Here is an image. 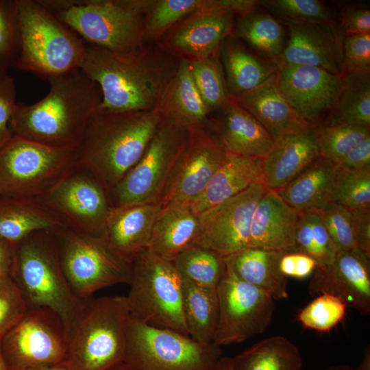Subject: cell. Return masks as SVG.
Here are the masks:
<instances>
[{
  "label": "cell",
  "mask_w": 370,
  "mask_h": 370,
  "mask_svg": "<svg viewBox=\"0 0 370 370\" xmlns=\"http://www.w3.org/2000/svg\"><path fill=\"white\" fill-rule=\"evenodd\" d=\"M47 79L50 88L43 99L32 105L17 103L10 121L13 135L77 147L89 118L101 102V89L79 67Z\"/></svg>",
  "instance_id": "1"
},
{
  "label": "cell",
  "mask_w": 370,
  "mask_h": 370,
  "mask_svg": "<svg viewBox=\"0 0 370 370\" xmlns=\"http://www.w3.org/2000/svg\"><path fill=\"white\" fill-rule=\"evenodd\" d=\"M177 65L152 47L120 53L86 42L78 67L101 89L98 108L123 112L154 109Z\"/></svg>",
  "instance_id": "2"
},
{
  "label": "cell",
  "mask_w": 370,
  "mask_h": 370,
  "mask_svg": "<svg viewBox=\"0 0 370 370\" xmlns=\"http://www.w3.org/2000/svg\"><path fill=\"white\" fill-rule=\"evenodd\" d=\"M161 121L158 112L98 108L77 145V161L107 190H112L138 162Z\"/></svg>",
  "instance_id": "3"
},
{
  "label": "cell",
  "mask_w": 370,
  "mask_h": 370,
  "mask_svg": "<svg viewBox=\"0 0 370 370\" xmlns=\"http://www.w3.org/2000/svg\"><path fill=\"white\" fill-rule=\"evenodd\" d=\"M85 42L120 53L144 47L145 25L156 0H39Z\"/></svg>",
  "instance_id": "4"
},
{
  "label": "cell",
  "mask_w": 370,
  "mask_h": 370,
  "mask_svg": "<svg viewBox=\"0 0 370 370\" xmlns=\"http://www.w3.org/2000/svg\"><path fill=\"white\" fill-rule=\"evenodd\" d=\"M51 232L32 234L14 246L11 278L28 308H46L57 313L69 339L86 300L75 295L62 271Z\"/></svg>",
  "instance_id": "5"
},
{
  "label": "cell",
  "mask_w": 370,
  "mask_h": 370,
  "mask_svg": "<svg viewBox=\"0 0 370 370\" xmlns=\"http://www.w3.org/2000/svg\"><path fill=\"white\" fill-rule=\"evenodd\" d=\"M18 48L14 66L48 79L78 67L86 42L39 0H14Z\"/></svg>",
  "instance_id": "6"
},
{
  "label": "cell",
  "mask_w": 370,
  "mask_h": 370,
  "mask_svg": "<svg viewBox=\"0 0 370 370\" xmlns=\"http://www.w3.org/2000/svg\"><path fill=\"white\" fill-rule=\"evenodd\" d=\"M131 317L126 296L86 299L69 339L70 370H111L124 362Z\"/></svg>",
  "instance_id": "7"
},
{
  "label": "cell",
  "mask_w": 370,
  "mask_h": 370,
  "mask_svg": "<svg viewBox=\"0 0 370 370\" xmlns=\"http://www.w3.org/2000/svg\"><path fill=\"white\" fill-rule=\"evenodd\" d=\"M182 278L172 261L149 249L131 262L126 296L134 318L153 327L189 336L183 312Z\"/></svg>",
  "instance_id": "8"
},
{
  "label": "cell",
  "mask_w": 370,
  "mask_h": 370,
  "mask_svg": "<svg viewBox=\"0 0 370 370\" xmlns=\"http://www.w3.org/2000/svg\"><path fill=\"white\" fill-rule=\"evenodd\" d=\"M77 161V147L13 136L0 149V195L36 199Z\"/></svg>",
  "instance_id": "9"
},
{
  "label": "cell",
  "mask_w": 370,
  "mask_h": 370,
  "mask_svg": "<svg viewBox=\"0 0 370 370\" xmlns=\"http://www.w3.org/2000/svg\"><path fill=\"white\" fill-rule=\"evenodd\" d=\"M222 354L213 343L203 344L131 316L123 362L132 370H212Z\"/></svg>",
  "instance_id": "10"
},
{
  "label": "cell",
  "mask_w": 370,
  "mask_h": 370,
  "mask_svg": "<svg viewBox=\"0 0 370 370\" xmlns=\"http://www.w3.org/2000/svg\"><path fill=\"white\" fill-rule=\"evenodd\" d=\"M52 233L64 275L79 299H88L97 291L117 284H129L131 264L113 252L103 236L66 225Z\"/></svg>",
  "instance_id": "11"
},
{
  "label": "cell",
  "mask_w": 370,
  "mask_h": 370,
  "mask_svg": "<svg viewBox=\"0 0 370 370\" xmlns=\"http://www.w3.org/2000/svg\"><path fill=\"white\" fill-rule=\"evenodd\" d=\"M188 132L160 121L140 160L111 190L114 206L160 202Z\"/></svg>",
  "instance_id": "12"
},
{
  "label": "cell",
  "mask_w": 370,
  "mask_h": 370,
  "mask_svg": "<svg viewBox=\"0 0 370 370\" xmlns=\"http://www.w3.org/2000/svg\"><path fill=\"white\" fill-rule=\"evenodd\" d=\"M106 190L88 169L76 162L36 199L71 228L102 236L112 208Z\"/></svg>",
  "instance_id": "13"
},
{
  "label": "cell",
  "mask_w": 370,
  "mask_h": 370,
  "mask_svg": "<svg viewBox=\"0 0 370 370\" xmlns=\"http://www.w3.org/2000/svg\"><path fill=\"white\" fill-rule=\"evenodd\" d=\"M68 343L61 318L46 308H28L1 339L8 368L62 363Z\"/></svg>",
  "instance_id": "14"
},
{
  "label": "cell",
  "mask_w": 370,
  "mask_h": 370,
  "mask_svg": "<svg viewBox=\"0 0 370 370\" xmlns=\"http://www.w3.org/2000/svg\"><path fill=\"white\" fill-rule=\"evenodd\" d=\"M217 294L219 318L214 344L221 347L242 343L262 333L270 324L275 300L241 280L227 266Z\"/></svg>",
  "instance_id": "15"
},
{
  "label": "cell",
  "mask_w": 370,
  "mask_h": 370,
  "mask_svg": "<svg viewBox=\"0 0 370 370\" xmlns=\"http://www.w3.org/2000/svg\"><path fill=\"white\" fill-rule=\"evenodd\" d=\"M208 126L192 129L160 198L161 208L190 205L204 191L226 156Z\"/></svg>",
  "instance_id": "16"
},
{
  "label": "cell",
  "mask_w": 370,
  "mask_h": 370,
  "mask_svg": "<svg viewBox=\"0 0 370 370\" xmlns=\"http://www.w3.org/2000/svg\"><path fill=\"white\" fill-rule=\"evenodd\" d=\"M267 190L262 181L197 215L199 234L195 245L223 257L250 247L253 213Z\"/></svg>",
  "instance_id": "17"
},
{
  "label": "cell",
  "mask_w": 370,
  "mask_h": 370,
  "mask_svg": "<svg viewBox=\"0 0 370 370\" xmlns=\"http://www.w3.org/2000/svg\"><path fill=\"white\" fill-rule=\"evenodd\" d=\"M278 88L297 117L310 126L334 109L342 88V78L324 69L282 64L276 73Z\"/></svg>",
  "instance_id": "18"
},
{
  "label": "cell",
  "mask_w": 370,
  "mask_h": 370,
  "mask_svg": "<svg viewBox=\"0 0 370 370\" xmlns=\"http://www.w3.org/2000/svg\"><path fill=\"white\" fill-rule=\"evenodd\" d=\"M288 38L279 65L314 66L341 76L345 35L335 22L282 21Z\"/></svg>",
  "instance_id": "19"
},
{
  "label": "cell",
  "mask_w": 370,
  "mask_h": 370,
  "mask_svg": "<svg viewBox=\"0 0 370 370\" xmlns=\"http://www.w3.org/2000/svg\"><path fill=\"white\" fill-rule=\"evenodd\" d=\"M369 258L358 249L338 251L329 266L317 267L308 285L312 297L330 293L362 315L370 314Z\"/></svg>",
  "instance_id": "20"
},
{
  "label": "cell",
  "mask_w": 370,
  "mask_h": 370,
  "mask_svg": "<svg viewBox=\"0 0 370 370\" xmlns=\"http://www.w3.org/2000/svg\"><path fill=\"white\" fill-rule=\"evenodd\" d=\"M232 13H194L163 40L167 53L188 61L217 54L233 27Z\"/></svg>",
  "instance_id": "21"
},
{
  "label": "cell",
  "mask_w": 370,
  "mask_h": 370,
  "mask_svg": "<svg viewBox=\"0 0 370 370\" xmlns=\"http://www.w3.org/2000/svg\"><path fill=\"white\" fill-rule=\"evenodd\" d=\"M319 157L317 127L288 134L262 159V182L267 189L279 190Z\"/></svg>",
  "instance_id": "22"
},
{
  "label": "cell",
  "mask_w": 370,
  "mask_h": 370,
  "mask_svg": "<svg viewBox=\"0 0 370 370\" xmlns=\"http://www.w3.org/2000/svg\"><path fill=\"white\" fill-rule=\"evenodd\" d=\"M160 210V202L112 206L102 236L113 252L131 264L139 252L148 247Z\"/></svg>",
  "instance_id": "23"
},
{
  "label": "cell",
  "mask_w": 370,
  "mask_h": 370,
  "mask_svg": "<svg viewBox=\"0 0 370 370\" xmlns=\"http://www.w3.org/2000/svg\"><path fill=\"white\" fill-rule=\"evenodd\" d=\"M220 112L207 126L227 152L263 159L272 150L275 141L232 97Z\"/></svg>",
  "instance_id": "24"
},
{
  "label": "cell",
  "mask_w": 370,
  "mask_h": 370,
  "mask_svg": "<svg viewBox=\"0 0 370 370\" xmlns=\"http://www.w3.org/2000/svg\"><path fill=\"white\" fill-rule=\"evenodd\" d=\"M299 214L277 190L267 189L252 215L249 247L293 251Z\"/></svg>",
  "instance_id": "25"
},
{
  "label": "cell",
  "mask_w": 370,
  "mask_h": 370,
  "mask_svg": "<svg viewBox=\"0 0 370 370\" xmlns=\"http://www.w3.org/2000/svg\"><path fill=\"white\" fill-rule=\"evenodd\" d=\"M154 109L162 121L186 131L207 126L210 112L196 89L188 60H180Z\"/></svg>",
  "instance_id": "26"
},
{
  "label": "cell",
  "mask_w": 370,
  "mask_h": 370,
  "mask_svg": "<svg viewBox=\"0 0 370 370\" xmlns=\"http://www.w3.org/2000/svg\"><path fill=\"white\" fill-rule=\"evenodd\" d=\"M276 73L256 88L231 96L275 142L288 134L310 126L297 117L282 95Z\"/></svg>",
  "instance_id": "27"
},
{
  "label": "cell",
  "mask_w": 370,
  "mask_h": 370,
  "mask_svg": "<svg viewBox=\"0 0 370 370\" xmlns=\"http://www.w3.org/2000/svg\"><path fill=\"white\" fill-rule=\"evenodd\" d=\"M262 158L227 152L202 194L190 208L197 216L262 181Z\"/></svg>",
  "instance_id": "28"
},
{
  "label": "cell",
  "mask_w": 370,
  "mask_h": 370,
  "mask_svg": "<svg viewBox=\"0 0 370 370\" xmlns=\"http://www.w3.org/2000/svg\"><path fill=\"white\" fill-rule=\"evenodd\" d=\"M339 165L319 156L284 188L277 190L299 212L319 211L334 202Z\"/></svg>",
  "instance_id": "29"
},
{
  "label": "cell",
  "mask_w": 370,
  "mask_h": 370,
  "mask_svg": "<svg viewBox=\"0 0 370 370\" xmlns=\"http://www.w3.org/2000/svg\"><path fill=\"white\" fill-rule=\"evenodd\" d=\"M64 225L37 199L0 195V238L14 247L33 234Z\"/></svg>",
  "instance_id": "30"
},
{
  "label": "cell",
  "mask_w": 370,
  "mask_h": 370,
  "mask_svg": "<svg viewBox=\"0 0 370 370\" xmlns=\"http://www.w3.org/2000/svg\"><path fill=\"white\" fill-rule=\"evenodd\" d=\"M284 252L249 247L224 257L226 266L241 280L267 293L274 300L288 298V280L280 271Z\"/></svg>",
  "instance_id": "31"
},
{
  "label": "cell",
  "mask_w": 370,
  "mask_h": 370,
  "mask_svg": "<svg viewBox=\"0 0 370 370\" xmlns=\"http://www.w3.org/2000/svg\"><path fill=\"white\" fill-rule=\"evenodd\" d=\"M199 234L198 217L189 205L161 208L154 222L147 249L170 261L196 244Z\"/></svg>",
  "instance_id": "32"
},
{
  "label": "cell",
  "mask_w": 370,
  "mask_h": 370,
  "mask_svg": "<svg viewBox=\"0 0 370 370\" xmlns=\"http://www.w3.org/2000/svg\"><path fill=\"white\" fill-rule=\"evenodd\" d=\"M182 280L183 312L189 336L203 344L212 343L219 318L217 289Z\"/></svg>",
  "instance_id": "33"
},
{
  "label": "cell",
  "mask_w": 370,
  "mask_h": 370,
  "mask_svg": "<svg viewBox=\"0 0 370 370\" xmlns=\"http://www.w3.org/2000/svg\"><path fill=\"white\" fill-rule=\"evenodd\" d=\"M234 370H301L297 347L282 336L264 338L232 358Z\"/></svg>",
  "instance_id": "34"
},
{
  "label": "cell",
  "mask_w": 370,
  "mask_h": 370,
  "mask_svg": "<svg viewBox=\"0 0 370 370\" xmlns=\"http://www.w3.org/2000/svg\"><path fill=\"white\" fill-rule=\"evenodd\" d=\"M226 85L231 96L262 84L278 69V64L261 60L238 45H228L222 52Z\"/></svg>",
  "instance_id": "35"
},
{
  "label": "cell",
  "mask_w": 370,
  "mask_h": 370,
  "mask_svg": "<svg viewBox=\"0 0 370 370\" xmlns=\"http://www.w3.org/2000/svg\"><path fill=\"white\" fill-rule=\"evenodd\" d=\"M236 34L270 60L279 63L286 45L285 34L282 24L272 15L255 9L241 18Z\"/></svg>",
  "instance_id": "36"
},
{
  "label": "cell",
  "mask_w": 370,
  "mask_h": 370,
  "mask_svg": "<svg viewBox=\"0 0 370 370\" xmlns=\"http://www.w3.org/2000/svg\"><path fill=\"white\" fill-rule=\"evenodd\" d=\"M341 77V94L324 126L344 123L370 125V75L352 73Z\"/></svg>",
  "instance_id": "37"
},
{
  "label": "cell",
  "mask_w": 370,
  "mask_h": 370,
  "mask_svg": "<svg viewBox=\"0 0 370 370\" xmlns=\"http://www.w3.org/2000/svg\"><path fill=\"white\" fill-rule=\"evenodd\" d=\"M172 262L183 279L211 289H217L226 271L223 256L197 245L183 250Z\"/></svg>",
  "instance_id": "38"
},
{
  "label": "cell",
  "mask_w": 370,
  "mask_h": 370,
  "mask_svg": "<svg viewBox=\"0 0 370 370\" xmlns=\"http://www.w3.org/2000/svg\"><path fill=\"white\" fill-rule=\"evenodd\" d=\"M293 251L312 257L317 267H325L334 262L338 250L317 212H299Z\"/></svg>",
  "instance_id": "39"
},
{
  "label": "cell",
  "mask_w": 370,
  "mask_h": 370,
  "mask_svg": "<svg viewBox=\"0 0 370 370\" xmlns=\"http://www.w3.org/2000/svg\"><path fill=\"white\" fill-rule=\"evenodd\" d=\"M188 63L196 89L208 112L221 110L228 103L231 96L217 55Z\"/></svg>",
  "instance_id": "40"
},
{
  "label": "cell",
  "mask_w": 370,
  "mask_h": 370,
  "mask_svg": "<svg viewBox=\"0 0 370 370\" xmlns=\"http://www.w3.org/2000/svg\"><path fill=\"white\" fill-rule=\"evenodd\" d=\"M319 156L338 164L345 154L370 136V125L344 123L317 127Z\"/></svg>",
  "instance_id": "41"
},
{
  "label": "cell",
  "mask_w": 370,
  "mask_h": 370,
  "mask_svg": "<svg viewBox=\"0 0 370 370\" xmlns=\"http://www.w3.org/2000/svg\"><path fill=\"white\" fill-rule=\"evenodd\" d=\"M347 308L340 297L323 293L299 311L297 320L306 329L329 332L344 319Z\"/></svg>",
  "instance_id": "42"
},
{
  "label": "cell",
  "mask_w": 370,
  "mask_h": 370,
  "mask_svg": "<svg viewBox=\"0 0 370 370\" xmlns=\"http://www.w3.org/2000/svg\"><path fill=\"white\" fill-rule=\"evenodd\" d=\"M203 0H156L146 18L145 42L161 37L175 23L196 12Z\"/></svg>",
  "instance_id": "43"
},
{
  "label": "cell",
  "mask_w": 370,
  "mask_h": 370,
  "mask_svg": "<svg viewBox=\"0 0 370 370\" xmlns=\"http://www.w3.org/2000/svg\"><path fill=\"white\" fill-rule=\"evenodd\" d=\"M334 202L351 210L370 209V168L348 169L339 166Z\"/></svg>",
  "instance_id": "44"
},
{
  "label": "cell",
  "mask_w": 370,
  "mask_h": 370,
  "mask_svg": "<svg viewBox=\"0 0 370 370\" xmlns=\"http://www.w3.org/2000/svg\"><path fill=\"white\" fill-rule=\"evenodd\" d=\"M282 21L335 22L334 14L317 0L258 1Z\"/></svg>",
  "instance_id": "45"
},
{
  "label": "cell",
  "mask_w": 370,
  "mask_h": 370,
  "mask_svg": "<svg viewBox=\"0 0 370 370\" xmlns=\"http://www.w3.org/2000/svg\"><path fill=\"white\" fill-rule=\"evenodd\" d=\"M316 212L321 216L338 251L358 249L350 210L332 202Z\"/></svg>",
  "instance_id": "46"
},
{
  "label": "cell",
  "mask_w": 370,
  "mask_h": 370,
  "mask_svg": "<svg viewBox=\"0 0 370 370\" xmlns=\"http://www.w3.org/2000/svg\"><path fill=\"white\" fill-rule=\"evenodd\" d=\"M18 48V32L13 1L0 0V69L14 66Z\"/></svg>",
  "instance_id": "47"
},
{
  "label": "cell",
  "mask_w": 370,
  "mask_h": 370,
  "mask_svg": "<svg viewBox=\"0 0 370 370\" xmlns=\"http://www.w3.org/2000/svg\"><path fill=\"white\" fill-rule=\"evenodd\" d=\"M27 310L26 301L12 278H0V340Z\"/></svg>",
  "instance_id": "48"
},
{
  "label": "cell",
  "mask_w": 370,
  "mask_h": 370,
  "mask_svg": "<svg viewBox=\"0 0 370 370\" xmlns=\"http://www.w3.org/2000/svg\"><path fill=\"white\" fill-rule=\"evenodd\" d=\"M370 75V33L345 36L341 75Z\"/></svg>",
  "instance_id": "49"
},
{
  "label": "cell",
  "mask_w": 370,
  "mask_h": 370,
  "mask_svg": "<svg viewBox=\"0 0 370 370\" xmlns=\"http://www.w3.org/2000/svg\"><path fill=\"white\" fill-rule=\"evenodd\" d=\"M16 104L14 80L6 74L0 78V149L14 136L10 121Z\"/></svg>",
  "instance_id": "50"
},
{
  "label": "cell",
  "mask_w": 370,
  "mask_h": 370,
  "mask_svg": "<svg viewBox=\"0 0 370 370\" xmlns=\"http://www.w3.org/2000/svg\"><path fill=\"white\" fill-rule=\"evenodd\" d=\"M317 267L316 261L307 254L301 252H286L282 256L279 268L286 278L305 279L312 275Z\"/></svg>",
  "instance_id": "51"
},
{
  "label": "cell",
  "mask_w": 370,
  "mask_h": 370,
  "mask_svg": "<svg viewBox=\"0 0 370 370\" xmlns=\"http://www.w3.org/2000/svg\"><path fill=\"white\" fill-rule=\"evenodd\" d=\"M340 27L345 36L370 33L369 8L355 7L345 10Z\"/></svg>",
  "instance_id": "52"
},
{
  "label": "cell",
  "mask_w": 370,
  "mask_h": 370,
  "mask_svg": "<svg viewBox=\"0 0 370 370\" xmlns=\"http://www.w3.org/2000/svg\"><path fill=\"white\" fill-rule=\"evenodd\" d=\"M258 4L256 0H203L195 13H232L243 16L256 9Z\"/></svg>",
  "instance_id": "53"
},
{
  "label": "cell",
  "mask_w": 370,
  "mask_h": 370,
  "mask_svg": "<svg viewBox=\"0 0 370 370\" xmlns=\"http://www.w3.org/2000/svg\"><path fill=\"white\" fill-rule=\"evenodd\" d=\"M351 212L357 248L370 258V209L353 210Z\"/></svg>",
  "instance_id": "54"
},
{
  "label": "cell",
  "mask_w": 370,
  "mask_h": 370,
  "mask_svg": "<svg viewBox=\"0 0 370 370\" xmlns=\"http://www.w3.org/2000/svg\"><path fill=\"white\" fill-rule=\"evenodd\" d=\"M338 164L348 169L370 168V136L347 152Z\"/></svg>",
  "instance_id": "55"
},
{
  "label": "cell",
  "mask_w": 370,
  "mask_h": 370,
  "mask_svg": "<svg viewBox=\"0 0 370 370\" xmlns=\"http://www.w3.org/2000/svg\"><path fill=\"white\" fill-rule=\"evenodd\" d=\"M14 247L0 238V278L11 277Z\"/></svg>",
  "instance_id": "56"
},
{
  "label": "cell",
  "mask_w": 370,
  "mask_h": 370,
  "mask_svg": "<svg viewBox=\"0 0 370 370\" xmlns=\"http://www.w3.org/2000/svg\"><path fill=\"white\" fill-rule=\"evenodd\" d=\"M8 370H70L62 363L8 368Z\"/></svg>",
  "instance_id": "57"
},
{
  "label": "cell",
  "mask_w": 370,
  "mask_h": 370,
  "mask_svg": "<svg viewBox=\"0 0 370 370\" xmlns=\"http://www.w3.org/2000/svg\"><path fill=\"white\" fill-rule=\"evenodd\" d=\"M212 370H234L232 358L221 357Z\"/></svg>",
  "instance_id": "58"
},
{
  "label": "cell",
  "mask_w": 370,
  "mask_h": 370,
  "mask_svg": "<svg viewBox=\"0 0 370 370\" xmlns=\"http://www.w3.org/2000/svg\"><path fill=\"white\" fill-rule=\"evenodd\" d=\"M354 370H370V345L365 347L360 365Z\"/></svg>",
  "instance_id": "59"
},
{
  "label": "cell",
  "mask_w": 370,
  "mask_h": 370,
  "mask_svg": "<svg viewBox=\"0 0 370 370\" xmlns=\"http://www.w3.org/2000/svg\"><path fill=\"white\" fill-rule=\"evenodd\" d=\"M323 370H354V368L348 365H337L328 367Z\"/></svg>",
  "instance_id": "60"
},
{
  "label": "cell",
  "mask_w": 370,
  "mask_h": 370,
  "mask_svg": "<svg viewBox=\"0 0 370 370\" xmlns=\"http://www.w3.org/2000/svg\"><path fill=\"white\" fill-rule=\"evenodd\" d=\"M0 370H8V367L5 364V362L3 356L1 347V340H0Z\"/></svg>",
  "instance_id": "61"
},
{
  "label": "cell",
  "mask_w": 370,
  "mask_h": 370,
  "mask_svg": "<svg viewBox=\"0 0 370 370\" xmlns=\"http://www.w3.org/2000/svg\"><path fill=\"white\" fill-rule=\"evenodd\" d=\"M111 370H132L130 369L127 365H126L124 362L116 366Z\"/></svg>",
  "instance_id": "62"
},
{
  "label": "cell",
  "mask_w": 370,
  "mask_h": 370,
  "mask_svg": "<svg viewBox=\"0 0 370 370\" xmlns=\"http://www.w3.org/2000/svg\"><path fill=\"white\" fill-rule=\"evenodd\" d=\"M6 74H7V73H5V72H4V71H1V70L0 69V78H1V77H3V75H6Z\"/></svg>",
  "instance_id": "63"
}]
</instances>
